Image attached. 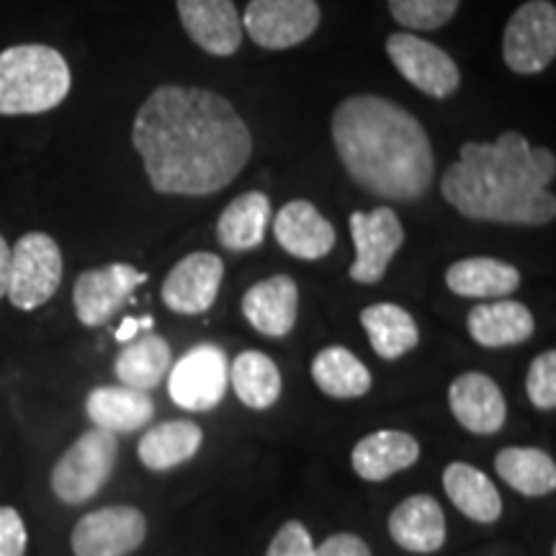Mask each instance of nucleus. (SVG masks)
Listing matches in <instances>:
<instances>
[{"label":"nucleus","instance_id":"36","mask_svg":"<svg viewBox=\"0 0 556 556\" xmlns=\"http://www.w3.org/2000/svg\"><path fill=\"white\" fill-rule=\"evenodd\" d=\"M315 552L317 556H371L366 541H361L356 533H336V536L323 541Z\"/></svg>","mask_w":556,"mask_h":556},{"label":"nucleus","instance_id":"15","mask_svg":"<svg viewBox=\"0 0 556 556\" xmlns=\"http://www.w3.org/2000/svg\"><path fill=\"white\" fill-rule=\"evenodd\" d=\"M180 24L193 45L214 58H232L242 45V18L232 0H176Z\"/></svg>","mask_w":556,"mask_h":556},{"label":"nucleus","instance_id":"17","mask_svg":"<svg viewBox=\"0 0 556 556\" xmlns=\"http://www.w3.org/2000/svg\"><path fill=\"white\" fill-rule=\"evenodd\" d=\"M274 235L278 245L302 261H319L336 248V227L304 199L289 201L276 214Z\"/></svg>","mask_w":556,"mask_h":556},{"label":"nucleus","instance_id":"37","mask_svg":"<svg viewBox=\"0 0 556 556\" xmlns=\"http://www.w3.org/2000/svg\"><path fill=\"white\" fill-rule=\"evenodd\" d=\"M9 268H11V248L9 242L0 235V299L5 296V289H9Z\"/></svg>","mask_w":556,"mask_h":556},{"label":"nucleus","instance_id":"24","mask_svg":"<svg viewBox=\"0 0 556 556\" xmlns=\"http://www.w3.org/2000/svg\"><path fill=\"white\" fill-rule=\"evenodd\" d=\"M270 199L261 191L242 193L229 204L217 222V240L227 250H253L258 248L270 225Z\"/></svg>","mask_w":556,"mask_h":556},{"label":"nucleus","instance_id":"3","mask_svg":"<svg viewBox=\"0 0 556 556\" xmlns=\"http://www.w3.org/2000/svg\"><path fill=\"white\" fill-rule=\"evenodd\" d=\"M332 142L361 189L387 201L422 199L433 184L435 157L428 131L381 96H351L332 114Z\"/></svg>","mask_w":556,"mask_h":556},{"label":"nucleus","instance_id":"19","mask_svg":"<svg viewBox=\"0 0 556 556\" xmlns=\"http://www.w3.org/2000/svg\"><path fill=\"white\" fill-rule=\"evenodd\" d=\"M389 533L394 544L413 554H433L446 541V516L438 500L413 495L394 507L389 516Z\"/></svg>","mask_w":556,"mask_h":556},{"label":"nucleus","instance_id":"34","mask_svg":"<svg viewBox=\"0 0 556 556\" xmlns=\"http://www.w3.org/2000/svg\"><path fill=\"white\" fill-rule=\"evenodd\" d=\"M266 556H317V552L304 523L289 520V523L281 526V531L276 533L274 541H270Z\"/></svg>","mask_w":556,"mask_h":556},{"label":"nucleus","instance_id":"23","mask_svg":"<svg viewBox=\"0 0 556 556\" xmlns=\"http://www.w3.org/2000/svg\"><path fill=\"white\" fill-rule=\"evenodd\" d=\"M446 283L458 296L505 299L520 287V274L497 258H464L446 270Z\"/></svg>","mask_w":556,"mask_h":556},{"label":"nucleus","instance_id":"28","mask_svg":"<svg viewBox=\"0 0 556 556\" xmlns=\"http://www.w3.org/2000/svg\"><path fill=\"white\" fill-rule=\"evenodd\" d=\"M114 371L124 387L150 392L170 371V345L155 332L129 340V345L116 358Z\"/></svg>","mask_w":556,"mask_h":556},{"label":"nucleus","instance_id":"31","mask_svg":"<svg viewBox=\"0 0 556 556\" xmlns=\"http://www.w3.org/2000/svg\"><path fill=\"white\" fill-rule=\"evenodd\" d=\"M229 381L242 405L253 409H268L281 397V371L261 351L240 353L229 368Z\"/></svg>","mask_w":556,"mask_h":556},{"label":"nucleus","instance_id":"1","mask_svg":"<svg viewBox=\"0 0 556 556\" xmlns=\"http://www.w3.org/2000/svg\"><path fill=\"white\" fill-rule=\"evenodd\" d=\"M131 144L152 189L168 197L227 189L253 155V135L225 96L173 83L157 86L139 106Z\"/></svg>","mask_w":556,"mask_h":556},{"label":"nucleus","instance_id":"8","mask_svg":"<svg viewBox=\"0 0 556 556\" xmlns=\"http://www.w3.org/2000/svg\"><path fill=\"white\" fill-rule=\"evenodd\" d=\"M229 364L217 345H197L186 351L168 371V394L178 407L206 413L227 394Z\"/></svg>","mask_w":556,"mask_h":556},{"label":"nucleus","instance_id":"6","mask_svg":"<svg viewBox=\"0 0 556 556\" xmlns=\"http://www.w3.org/2000/svg\"><path fill=\"white\" fill-rule=\"evenodd\" d=\"M62 253L50 235L29 232L11 248L9 294L16 309L31 312L47 304L60 289Z\"/></svg>","mask_w":556,"mask_h":556},{"label":"nucleus","instance_id":"27","mask_svg":"<svg viewBox=\"0 0 556 556\" xmlns=\"http://www.w3.org/2000/svg\"><path fill=\"white\" fill-rule=\"evenodd\" d=\"M361 325H364L377 356L387 361L405 356L420 340L413 315L400 304H371L361 312Z\"/></svg>","mask_w":556,"mask_h":556},{"label":"nucleus","instance_id":"2","mask_svg":"<svg viewBox=\"0 0 556 556\" xmlns=\"http://www.w3.org/2000/svg\"><path fill=\"white\" fill-rule=\"evenodd\" d=\"M556 176L552 150L533 148L518 131L495 142H464L458 160L443 173V199L462 217L497 225H546L556 214L548 191Z\"/></svg>","mask_w":556,"mask_h":556},{"label":"nucleus","instance_id":"25","mask_svg":"<svg viewBox=\"0 0 556 556\" xmlns=\"http://www.w3.org/2000/svg\"><path fill=\"white\" fill-rule=\"evenodd\" d=\"M204 433L191 420H168L150 428L139 441V462L152 471H168L197 456Z\"/></svg>","mask_w":556,"mask_h":556},{"label":"nucleus","instance_id":"26","mask_svg":"<svg viewBox=\"0 0 556 556\" xmlns=\"http://www.w3.org/2000/svg\"><path fill=\"white\" fill-rule=\"evenodd\" d=\"M443 490L451 503L477 523H495L503 513V500L490 477L464 462H454L443 471Z\"/></svg>","mask_w":556,"mask_h":556},{"label":"nucleus","instance_id":"18","mask_svg":"<svg viewBox=\"0 0 556 556\" xmlns=\"http://www.w3.org/2000/svg\"><path fill=\"white\" fill-rule=\"evenodd\" d=\"M299 289L291 276H270L255 283L242 296V315L261 336L283 338L289 336L296 323Z\"/></svg>","mask_w":556,"mask_h":556},{"label":"nucleus","instance_id":"12","mask_svg":"<svg viewBox=\"0 0 556 556\" xmlns=\"http://www.w3.org/2000/svg\"><path fill=\"white\" fill-rule=\"evenodd\" d=\"M148 281V274L137 270L129 263H111V266L86 270L78 276L73 289L75 315L86 328H101L129 302L137 287Z\"/></svg>","mask_w":556,"mask_h":556},{"label":"nucleus","instance_id":"29","mask_svg":"<svg viewBox=\"0 0 556 556\" xmlns=\"http://www.w3.org/2000/svg\"><path fill=\"white\" fill-rule=\"evenodd\" d=\"M312 379L325 394L338 400L364 397L371 389V374L343 345H330L312 361Z\"/></svg>","mask_w":556,"mask_h":556},{"label":"nucleus","instance_id":"22","mask_svg":"<svg viewBox=\"0 0 556 556\" xmlns=\"http://www.w3.org/2000/svg\"><path fill=\"white\" fill-rule=\"evenodd\" d=\"M469 336L484 348L520 345L533 336V315L526 304L513 299L479 304L469 312L467 319Z\"/></svg>","mask_w":556,"mask_h":556},{"label":"nucleus","instance_id":"5","mask_svg":"<svg viewBox=\"0 0 556 556\" xmlns=\"http://www.w3.org/2000/svg\"><path fill=\"white\" fill-rule=\"evenodd\" d=\"M116 456H119V443L114 433L101 428L88 430L54 464L52 492L67 505L88 503L109 482Z\"/></svg>","mask_w":556,"mask_h":556},{"label":"nucleus","instance_id":"11","mask_svg":"<svg viewBox=\"0 0 556 556\" xmlns=\"http://www.w3.org/2000/svg\"><path fill=\"white\" fill-rule=\"evenodd\" d=\"M144 536L148 520L137 507L111 505L80 518L70 544L75 556H127L142 546Z\"/></svg>","mask_w":556,"mask_h":556},{"label":"nucleus","instance_id":"16","mask_svg":"<svg viewBox=\"0 0 556 556\" xmlns=\"http://www.w3.org/2000/svg\"><path fill=\"white\" fill-rule=\"evenodd\" d=\"M448 405L469 433L492 435L505 426V397L495 381L484 374H462L448 389Z\"/></svg>","mask_w":556,"mask_h":556},{"label":"nucleus","instance_id":"4","mask_svg":"<svg viewBox=\"0 0 556 556\" xmlns=\"http://www.w3.org/2000/svg\"><path fill=\"white\" fill-rule=\"evenodd\" d=\"M67 60L47 45H18L0 52V114H45L67 99Z\"/></svg>","mask_w":556,"mask_h":556},{"label":"nucleus","instance_id":"13","mask_svg":"<svg viewBox=\"0 0 556 556\" xmlns=\"http://www.w3.org/2000/svg\"><path fill=\"white\" fill-rule=\"evenodd\" d=\"M351 235L356 245V261L351 266V278L358 283H379L387 274L389 261L405 242V229L394 208L379 206L374 212L351 214Z\"/></svg>","mask_w":556,"mask_h":556},{"label":"nucleus","instance_id":"33","mask_svg":"<svg viewBox=\"0 0 556 556\" xmlns=\"http://www.w3.org/2000/svg\"><path fill=\"white\" fill-rule=\"evenodd\" d=\"M528 397L539 409L556 407V353L546 351L533 358L526 379Z\"/></svg>","mask_w":556,"mask_h":556},{"label":"nucleus","instance_id":"10","mask_svg":"<svg viewBox=\"0 0 556 556\" xmlns=\"http://www.w3.org/2000/svg\"><path fill=\"white\" fill-rule=\"evenodd\" d=\"M319 26L317 0H250L242 31L263 50H289L307 41Z\"/></svg>","mask_w":556,"mask_h":556},{"label":"nucleus","instance_id":"21","mask_svg":"<svg viewBox=\"0 0 556 556\" xmlns=\"http://www.w3.org/2000/svg\"><path fill=\"white\" fill-rule=\"evenodd\" d=\"M86 413L93 428L109 430V433H131L144 428L155 415L148 392L131 387H99L88 394Z\"/></svg>","mask_w":556,"mask_h":556},{"label":"nucleus","instance_id":"7","mask_svg":"<svg viewBox=\"0 0 556 556\" xmlns=\"http://www.w3.org/2000/svg\"><path fill=\"white\" fill-rule=\"evenodd\" d=\"M556 58V9L552 0H528L503 34V60L518 75H536Z\"/></svg>","mask_w":556,"mask_h":556},{"label":"nucleus","instance_id":"35","mask_svg":"<svg viewBox=\"0 0 556 556\" xmlns=\"http://www.w3.org/2000/svg\"><path fill=\"white\" fill-rule=\"evenodd\" d=\"M26 526L13 507H0V556L26 554Z\"/></svg>","mask_w":556,"mask_h":556},{"label":"nucleus","instance_id":"30","mask_svg":"<svg viewBox=\"0 0 556 556\" xmlns=\"http://www.w3.org/2000/svg\"><path fill=\"white\" fill-rule=\"evenodd\" d=\"M497 475L526 497H541L556 486V464L539 448H503L495 458Z\"/></svg>","mask_w":556,"mask_h":556},{"label":"nucleus","instance_id":"39","mask_svg":"<svg viewBox=\"0 0 556 556\" xmlns=\"http://www.w3.org/2000/svg\"><path fill=\"white\" fill-rule=\"evenodd\" d=\"M137 323H139V330H152V328H155V319H152V317H142V319H137Z\"/></svg>","mask_w":556,"mask_h":556},{"label":"nucleus","instance_id":"20","mask_svg":"<svg viewBox=\"0 0 556 556\" xmlns=\"http://www.w3.org/2000/svg\"><path fill=\"white\" fill-rule=\"evenodd\" d=\"M420 458V443L402 430H377L361 438L353 448V469L361 479L381 482L405 471Z\"/></svg>","mask_w":556,"mask_h":556},{"label":"nucleus","instance_id":"9","mask_svg":"<svg viewBox=\"0 0 556 556\" xmlns=\"http://www.w3.org/2000/svg\"><path fill=\"white\" fill-rule=\"evenodd\" d=\"M387 54L392 65L400 70L402 78L430 99H448L462 86V73H458L456 62L433 41L405 31L389 34Z\"/></svg>","mask_w":556,"mask_h":556},{"label":"nucleus","instance_id":"38","mask_svg":"<svg viewBox=\"0 0 556 556\" xmlns=\"http://www.w3.org/2000/svg\"><path fill=\"white\" fill-rule=\"evenodd\" d=\"M137 332H139L137 317H127V319H124V323L119 325V330L114 332V338L119 340V343H129V340L137 338Z\"/></svg>","mask_w":556,"mask_h":556},{"label":"nucleus","instance_id":"14","mask_svg":"<svg viewBox=\"0 0 556 556\" xmlns=\"http://www.w3.org/2000/svg\"><path fill=\"white\" fill-rule=\"evenodd\" d=\"M225 263L214 253H191L176 263L168 278L163 281L165 307L178 315H201L217 302Z\"/></svg>","mask_w":556,"mask_h":556},{"label":"nucleus","instance_id":"32","mask_svg":"<svg viewBox=\"0 0 556 556\" xmlns=\"http://www.w3.org/2000/svg\"><path fill=\"white\" fill-rule=\"evenodd\" d=\"M462 0H389V13L400 26L415 31H433L456 16Z\"/></svg>","mask_w":556,"mask_h":556}]
</instances>
